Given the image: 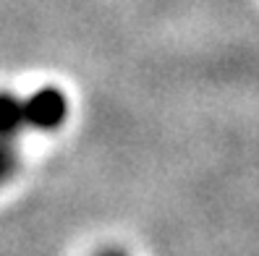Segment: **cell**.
<instances>
[{"instance_id":"obj_1","label":"cell","mask_w":259,"mask_h":256,"mask_svg":"<svg viewBox=\"0 0 259 256\" xmlns=\"http://www.w3.org/2000/svg\"><path fill=\"white\" fill-rule=\"evenodd\" d=\"M24 108H26V126L37 131H55L68 113L66 97L55 86H45L32 97H26Z\"/></svg>"},{"instance_id":"obj_3","label":"cell","mask_w":259,"mask_h":256,"mask_svg":"<svg viewBox=\"0 0 259 256\" xmlns=\"http://www.w3.org/2000/svg\"><path fill=\"white\" fill-rule=\"evenodd\" d=\"M16 165H19V149L13 144V136L0 133V183H6L16 173Z\"/></svg>"},{"instance_id":"obj_2","label":"cell","mask_w":259,"mask_h":256,"mask_svg":"<svg viewBox=\"0 0 259 256\" xmlns=\"http://www.w3.org/2000/svg\"><path fill=\"white\" fill-rule=\"evenodd\" d=\"M26 126V108L24 99L11 92H0V133L3 136H16Z\"/></svg>"}]
</instances>
